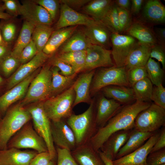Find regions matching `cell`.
<instances>
[{
  "instance_id": "cell-58",
  "label": "cell",
  "mask_w": 165,
  "mask_h": 165,
  "mask_svg": "<svg viewBox=\"0 0 165 165\" xmlns=\"http://www.w3.org/2000/svg\"><path fill=\"white\" fill-rule=\"evenodd\" d=\"M97 152L105 165H114L112 160L108 158L104 153L100 150Z\"/></svg>"
},
{
  "instance_id": "cell-3",
  "label": "cell",
  "mask_w": 165,
  "mask_h": 165,
  "mask_svg": "<svg viewBox=\"0 0 165 165\" xmlns=\"http://www.w3.org/2000/svg\"><path fill=\"white\" fill-rule=\"evenodd\" d=\"M94 115L93 101L83 113L72 114L66 121L72 130L75 136L77 146L89 142L97 130Z\"/></svg>"
},
{
  "instance_id": "cell-51",
  "label": "cell",
  "mask_w": 165,
  "mask_h": 165,
  "mask_svg": "<svg viewBox=\"0 0 165 165\" xmlns=\"http://www.w3.org/2000/svg\"><path fill=\"white\" fill-rule=\"evenodd\" d=\"M3 5L5 10L7 11L9 14L13 17L20 15L19 7L20 4L14 0H3Z\"/></svg>"
},
{
  "instance_id": "cell-29",
  "label": "cell",
  "mask_w": 165,
  "mask_h": 165,
  "mask_svg": "<svg viewBox=\"0 0 165 165\" xmlns=\"http://www.w3.org/2000/svg\"><path fill=\"white\" fill-rule=\"evenodd\" d=\"M35 25L25 20L18 38L11 51L10 54L18 59L24 48L32 40V36Z\"/></svg>"
},
{
  "instance_id": "cell-42",
  "label": "cell",
  "mask_w": 165,
  "mask_h": 165,
  "mask_svg": "<svg viewBox=\"0 0 165 165\" xmlns=\"http://www.w3.org/2000/svg\"><path fill=\"white\" fill-rule=\"evenodd\" d=\"M116 7L118 12L120 33L126 31L130 26L132 23L131 18L129 10L117 6Z\"/></svg>"
},
{
  "instance_id": "cell-20",
  "label": "cell",
  "mask_w": 165,
  "mask_h": 165,
  "mask_svg": "<svg viewBox=\"0 0 165 165\" xmlns=\"http://www.w3.org/2000/svg\"><path fill=\"white\" fill-rule=\"evenodd\" d=\"M133 129L121 130L114 133L99 150L112 160H114L119 151L129 137Z\"/></svg>"
},
{
  "instance_id": "cell-52",
  "label": "cell",
  "mask_w": 165,
  "mask_h": 165,
  "mask_svg": "<svg viewBox=\"0 0 165 165\" xmlns=\"http://www.w3.org/2000/svg\"><path fill=\"white\" fill-rule=\"evenodd\" d=\"M62 4H65L71 8L77 9L84 6L90 0H61L59 1Z\"/></svg>"
},
{
  "instance_id": "cell-61",
  "label": "cell",
  "mask_w": 165,
  "mask_h": 165,
  "mask_svg": "<svg viewBox=\"0 0 165 165\" xmlns=\"http://www.w3.org/2000/svg\"><path fill=\"white\" fill-rule=\"evenodd\" d=\"M5 83V80L0 75V90Z\"/></svg>"
},
{
  "instance_id": "cell-35",
  "label": "cell",
  "mask_w": 165,
  "mask_h": 165,
  "mask_svg": "<svg viewBox=\"0 0 165 165\" xmlns=\"http://www.w3.org/2000/svg\"><path fill=\"white\" fill-rule=\"evenodd\" d=\"M153 87L152 84L148 77L135 83L132 88L136 101L140 102H150Z\"/></svg>"
},
{
  "instance_id": "cell-5",
  "label": "cell",
  "mask_w": 165,
  "mask_h": 165,
  "mask_svg": "<svg viewBox=\"0 0 165 165\" xmlns=\"http://www.w3.org/2000/svg\"><path fill=\"white\" fill-rule=\"evenodd\" d=\"M75 98L73 84L61 93L43 102L44 111L50 121L67 119L72 113Z\"/></svg>"
},
{
  "instance_id": "cell-43",
  "label": "cell",
  "mask_w": 165,
  "mask_h": 165,
  "mask_svg": "<svg viewBox=\"0 0 165 165\" xmlns=\"http://www.w3.org/2000/svg\"><path fill=\"white\" fill-rule=\"evenodd\" d=\"M38 53L36 46L31 40L21 53L19 59L20 64H23L30 61Z\"/></svg>"
},
{
  "instance_id": "cell-4",
  "label": "cell",
  "mask_w": 165,
  "mask_h": 165,
  "mask_svg": "<svg viewBox=\"0 0 165 165\" xmlns=\"http://www.w3.org/2000/svg\"><path fill=\"white\" fill-rule=\"evenodd\" d=\"M52 72L50 66L41 68L31 81L26 94L20 103L24 106L43 102L50 97Z\"/></svg>"
},
{
  "instance_id": "cell-55",
  "label": "cell",
  "mask_w": 165,
  "mask_h": 165,
  "mask_svg": "<svg viewBox=\"0 0 165 165\" xmlns=\"http://www.w3.org/2000/svg\"><path fill=\"white\" fill-rule=\"evenodd\" d=\"M131 1V12L134 15H136L140 12L144 0H132Z\"/></svg>"
},
{
  "instance_id": "cell-34",
  "label": "cell",
  "mask_w": 165,
  "mask_h": 165,
  "mask_svg": "<svg viewBox=\"0 0 165 165\" xmlns=\"http://www.w3.org/2000/svg\"><path fill=\"white\" fill-rule=\"evenodd\" d=\"M53 30L50 25L38 24L35 26L32 40L35 44L38 52L42 51Z\"/></svg>"
},
{
  "instance_id": "cell-8",
  "label": "cell",
  "mask_w": 165,
  "mask_h": 165,
  "mask_svg": "<svg viewBox=\"0 0 165 165\" xmlns=\"http://www.w3.org/2000/svg\"><path fill=\"white\" fill-rule=\"evenodd\" d=\"M11 148L31 149L38 153L48 151L44 140L28 122L10 139L7 148Z\"/></svg>"
},
{
  "instance_id": "cell-18",
  "label": "cell",
  "mask_w": 165,
  "mask_h": 165,
  "mask_svg": "<svg viewBox=\"0 0 165 165\" xmlns=\"http://www.w3.org/2000/svg\"><path fill=\"white\" fill-rule=\"evenodd\" d=\"M123 105L103 95L97 101L95 122L97 129L103 127L121 109Z\"/></svg>"
},
{
  "instance_id": "cell-16",
  "label": "cell",
  "mask_w": 165,
  "mask_h": 165,
  "mask_svg": "<svg viewBox=\"0 0 165 165\" xmlns=\"http://www.w3.org/2000/svg\"><path fill=\"white\" fill-rule=\"evenodd\" d=\"M40 69H38L0 96V113H5L11 105L24 98L31 81Z\"/></svg>"
},
{
  "instance_id": "cell-45",
  "label": "cell",
  "mask_w": 165,
  "mask_h": 165,
  "mask_svg": "<svg viewBox=\"0 0 165 165\" xmlns=\"http://www.w3.org/2000/svg\"><path fill=\"white\" fill-rule=\"evenodd\" d=\"M86 50L72 51L59 53L56 56L71 66L81 57L86 56Z\"/></svg>"
},
{
  "instance_id": "cell-63",
  "label": "cell",
  "mask_w": 165,
  "mask_h": 165,
  "mask_svg": "<svg viewBox=\"0 0 165 165\" xmlns=\"http://www.w3.org/2000/svg\"><path fill=\"white\" fill-rule=\"evenodd\" d=\"M161 165H165V163L163 164H162Z\"/></svg>"
},
{
  "instance_id": "cell-57",
  "label": "cell",
  "mask_w": 165,
  "mask_h": 165,
  "mask_svg": "<svg viewBox=\"0 0 165 165\" xmlns=\"http://www.w3.org/2000/svg\"><path fill=\"white\" fill-rule=\"evenodd\" d=\"M11 51L8 45H0V61L10 54Z\"/></svg>"
},
{
  "instance_id": "cell-44",
  "label": "cell",
  "mask_w": 165,
  "mask_h": 165,
  "mask_svg": "<svg viewBox=\"0 0 165 165\" xmlns=\"http://www.w3.org/2000/svg\"><path fill=\"white\" fill-rule=\"evenodd\" d=\"M151 100L156 105L165 109V88L162 84L153 87Z\"/></svg>"
},
{
  "instance_id": "cell-31",
  "label": "cell",
  "mask_w": 165,
  "mask_h": 165,
  "mask_svg": "<svg viewBox=\"0 0 165 165\" xmlns=\"http://www.w3.org/2000/svg\"><path fill=\"white\" fill-rule=\"evenodd\" d=\"M51 71L52 76L50 97L61 93L71 86L76 75L75 74L70 76H64L60 73L59 69L54 66L51 68Z\"/></svg>"
},
{
  "instance_id": "cell-46",
  "label": "cell",
  "mask_w": 165,
  "mask_h": 165,
  "mask_svg": "<svg viewBox=\"0 0 165 165\" xmlns=\"http://www.w3.org/2000/svg\"><path fill=\"white\" fill-rule=\"evenodd\" d=\"M33 1L45 9L53 20L57 16L60 1L56 0H34Z\"/></svg>"
},
{
  "instance_id": "cell-53",
  "label": "cell",
  "mask_w": 165,
  "mask_h": 165,
  "mask_svg": "<svg viewBox=\"0 0 165 165\" xmlns=\"http://www.w3.org/2000/svg\"><path fill=\"white\" fill-rule=\"evenodd\" d=\"M165 148V129L161 131L160 136L154 145L150 152H155Z\"/></svg>"
},
{
  "instance_id": "cell-49",
  "label": "cell",
  "mask_w": 165,
  "mask_h": 165,
  "mask_svg": "<svg viewBox=\"0 0 165 165\" xmlns=\"http://www.w3.org/2000/svg\"><path fill=\"white\" fill-rule=\"evenodd\" d=\"M150 58L157 60L162 64L163 69L165 68V47L156 44L152 46L150 54Z\"/></svg>"
},
{
  "instance_id": "cell-64",
  "label": "cell",
  "mask_w": 165,
  "mask_h": 165,
  "mask_svg": "<svg viewBox=\"0 0 165 165\" xmlns=\"http://www.w3.org/2000/svg\"><path fill=\"white\" fill-rule=\"evenodd\" d=\"M0 121H1V120H0Z\"/></svg>"
},
{
  "instance_id": "cell-17",
  "label": "cell",
  "mask_w": 165,
  "mask_h": 165,
  "mask_svg": "<svg viewBox=\"0 0 165 165\" xmlns=\"http://www.w3.org/2000/svg\"><path fill=\"white\" fill-rule=\"evenodd\" d=\"M97 22L91 17L77 12L67 5L62 4L60 17L56 26L57 29L79 25L87 26L93 25Z\"/></svg>"
},
{
  "instance_id": "cell-54",
  "label": "cell",
  "mask_w": 165,
  "mask_h": 165,
  "mask_svg": "<svg viewBox=\"0 0 165 165\" xmlns=\"http://www.w3.org/2000/svg\"><path fill=\"white\" fill-rule=\"evenodd\" d=\"M154 30V33L158 44L165 47V28H157Z\"/></svg>"
},
{
  "instance_id": "cell-30",
  "label": "cell",
  "mask_w": 165,
  "mask_h": 165,
  "mask_svg": "<svg viewBox=\"0 0 165 165\" xmlns=\"http://www.w3.org/2000/svg\"><path fill=\"white\" fill-rule=\"evenodd\" d=\"M143 15L147 20L151 22L164 23L165 7L159 0H148L144 8Z\"/></svg>"
},
{
  "instance_id": "cell-56",
  "label": "cell",
  "mask_w": 165,
  "mask_h": 165,
  "mask_svg": "<svg viewBox=\"0 0 165 165\" xmlns=\"http://www.w3.org/2000/svg\"><path fill=\"white\" fill-rule=\"evenodd\" d=\"M116 5L118 7L129 10L130 5L129 0H116L114 1Z\"/></svg>"
},
{
  "instance_id": "cell-13",
  "label": "cell",
  "mask_w": 165,
  "mask_h": 165,
  "mask_svg": "<svg viewBox=\"0 0 165 165\" xmlns=\"http://www.w3.org/2000/svg\"><path fill=\"white\" fill-rule=\"evenodd\" d=\"M86 51L84 65L80 72L115 65L111 57V50L99 46L92 45Z\"/></svg>"
},
{
  "instance_id": "cell-50",
  "label": "cell",
  "mask_w": 165,
  "mask_h": 165,
  "mask_svg": "<svg viewBox=\"0 0 165 165\" xmlns=\"http://www.w3.org/2000/svg\"><path fill=\"white\" fill-rule=\"evenodd\" d=\"M53 159L48 151L38 153L29 165H48Z\"/></svg>"
},
{
  "instance_id": "cell-62",
  "label": "cell",
  "mask_w": 165,
  "mask_h": 165,
  "mask_svg": "<svg viewBox=\"0 0 165 165\" xmlns=\"http://www.w3.org/2000/svg\"><path fill=\"white\" fill-rule=\"evenodd\" d=\"M48 165H55L54 161L52 160Z\"/></svg>"
},
{
  "instance_id": "cell-60",
  "label": "cell",
  "mask_w": 165,
  "mask_h": 165,
  "mask_svg": "<svg viewBox=\"0 0 165 165\" xmlns=\"http://www.w3.org/2000/svg\"><path fill=\"white\" fill-rule=\"evenodd\" d=\"M0 45H8V44L6 43L4 41L3 39L0 28Z\"/></svg>"
},
{
  "instance_id": "cell-48",
  "label": "cell",
  "mask_w": 165,
  "mask_h": 165,
  "mask_svg": "<svg viewBox=\"0 0 165 165\" xmlns=\"http://www.w3.org/2000/svg\"><path fill=\"white\" fill-rule=\"evenodd\" d=\"M146 165H161L165 163V148L150 152L146 159Z\"/></svg>"
},
{
  "instance_id": "cell-11",
  "label": "cell",
  "mask_w": 165,
  "mask_h": 165,
  "mask_svg": "<svg viewBox=\"0 0 165 165\" xmlns=\"http://www.w3.org/2000/svg\"><path fill=\"white\" fill-rule=\"evenodd\" d=\"M51 129L53 142L59 148L72 152L76 147L75 134L66 120L51 121Z\"/></svg>"
},
{
  "instance_id": "cell-41",
  "label": "cell",
  "mask_w": 165,
  "mask_h": 165,
  "mask_svg": "<svg viewBox=\"0 0 165 165\" xmlns=\"http://www.w3.org/2000/svg\"><path fill=\"white\" fill-rule=\"evenodd\" d=\"M56 151L57 165H78L69 150L57 147Z\"/></svg>"
},
{
  "instance_id": "cell-22",
  "label": "cell",
  "mask_w": 165,
  "mask_h": 165,
  "mask_svg": "<svg viewBox=\"0 0 165 165\" xmlns=\"http://www.w3.org/2000/svg\"><path fill=\"white\" fill-rule=\"evenodd\" d=\"M83 32L92 44L109 50L111 33L101 23L97 22L93 25L86 26Z\"/></svg>"
},
{
  "instance_id": "cell-25",
  "label": "cell",
  "mask_w": 165,
  "mask_h": 165,
  "mask_svg": "<svg viewBox=\"0 0 165 165\" xmlns=\"http://www.w3.org/2000/svg\"><path fill=\"white\" fill-rule=\"evenodd\" d=\"M77 27L70 26L53 31L42 51L50 56L54 53L75 32Z\"/></svg>"
},
{
  "instance_id": "cell-36",
  "label": "cell",
  "mask_w": 165,
  "mask_h": 165,
  "mask_svg": "<svg viewBox=\"0 0 165 165\" xmlns=\"http://www.w3.org/2000/svg\"><path fill=\"white\" fill-rule=\"evenodd\" d=\"M145 67L148 78L152 84L156 86L162 84L164 71L161 68L160 62L149 58Z\"/></svg>"
},
{
  "instance_id": "cell-24",
  "label": "cell",
  "mask_w": 165,
  "mask_h": 165,
  "mask_svg": "<svg viewBox=\"0 0 165 165\" xmlns=\"http://www.w3.org/2000/svg\"><path fill=\"white\" fill-rule=\"evenodd\" d=\"M101 90L105 97L113 99L123 105L131 104L136 101L133 89L131 87L111 85L104 87Z\"/></svg>"
},
{
  "instance_id": "cell-2",
  "label": "cell",
  "mask_w": 165,
  "mask_h": 165,
  "mask_svg": "<svg viewBox=\"0 0 165 165\" xmlns=\"http://www.w3.org/2000/svg\"><path fill=\"white\" fill-rule=\"evenodd\" d=\"M6 112L0 121V150L7 149L10 139L31 119L29 112L20 103Z\"/></svg>"
},
{
  "instance_id": "cell-15",
  "label": "cell",
  "mask_w": 165,
  "mask_h": 165,
  "mask_svg": "<svg viewBox=\"0 0 165 165\" xmlns=\"http://www.w3.org/2000/svg\"><path fill=\"white\" fill-rule=\"evenodd\" d=\"M50 56L42 51L38 52L30 61L21 64L9 78L7 82L8 89H10L40 68Z\"/></svg>"
},
{
  "instance_id": "cell-6",
  "label": "cell",
  "mask_w": 165,
  "mask_h": 165,
  "mask_svg": "<svg viewBox=\"0 0 165 165\" xmlns=\"http://www.w3.org/2000/svg\"><path fill=\"white\" fill-rule=\"evenodd\" d=\"M119 85L131 87L128 82L127 70L125 67L112 66L100 68L96 73L90 88L95 93L106 86Z\"/></svg>"
},
{
  "instance_id": "cell-7",
  "label": "cell",
  "mask_w": 165,
  "mask_h": 165,
  "mask_svg": "<svg viewBox=\"0 0 165 165\" xmlns=\"http://www.w3.org/2000/svg\"><path fill=\"white\" fill-rule=\"evenodd\" d=\"M43 102L33 103L26 109L33 120L34 128L45 142L49 152L54 159L57 154L51 129V121L44 109Z\"/></svg>"
},
{
  "instance_id": "cell-59",
  "label": "cell",
  "mask_w": 165,
  "mask_h": 165,
  "mask_svg": "<svg viewBox=\"0 0 165 165\" xmlns=\"http://www.w3.org/2000/svg\"><path fill=\"white\" fill-rule=\"evenodd\" d=\"M5 9L2 5L0 6V19L8 20L13 17L9 13L5 12Z\"/></svg>"
},
{
  "instance_id": "cell-32",
  "label": "cell",
  "mask_w": 165,
  "mask_h": 165,
  "mask_svg": "<svg viewBox=\"0 0 165 165\" xmlns=\"http://www.w3.org/2000/svg\"><path fill=\"white\" fill-rule=\"evenodd\" d=\"M113 3L111 0H90L83 7V10L94 20L100 22Z\"/></svg>"
},
{
  "instance_id": "cell-38",
  "label": "cell",
  "mask_w": 165,
  "mask_h": 165,
  "mask_svg": "<svg viewBox=\"0 0 165 165\" xmlns=\"http://www.w3.org/2000/svg\"><path fill=\"white\" fill-rule=\"evenodd\" d=\"M20 65L19 59L10 54L0 61V74L9 78Z\"/></svg>"
},
{
  "instance_id": "cell-26",
  "label": "cell",
  "mask_w": 165,
  "mask_h": 165,
  "mask_svg": "<svg viewBox=\"0 0 165 165\" xmlns=\"http://www.w3.org/2000/svg\"><path fill=\"white\" fill-rule=\"evenodd\" d=\"M151 47L138 42L127 59L124 66L127 70L135 67L145 66L150 58Z\"/></svg>"
},
{
  "instance_id": "cell-27",
  "label": "cell",
  "mask_w": 165,
  "mask_h": 165,
  "mask_svg": "<svg viewBox=\"0 0 165 165\" xmlns=\"http://www.w3.org/2000/svg\"><path fill=\"white\" fill-rule=\"evenodd\" d=\"M154 132H142L134 128L127 140L119 151L115 159L128 154L140 148Z\"/></svg>"
},
{
  "instance_id": "cell-39",
  "label": "cell",
  "mask_w": 165,
  "mask_h": 165,
  "mask_svg": "<svg viewBox=\"0 0 165 165\" xmlns=\"http://www.w3.org/2000/svg\"><path fill=\"white\" fill-rule=\"evenodd\" d=\"M127 73L128 82L131 87L137 82L148 77L145 66L132 68L127 71Z\"/></svg>"
},
{
  "instance_id": "cell-37",
  "label": "cell",
  "mask_w": 165,
  "mask_h": 165,
  "mask_svg": "<svg viewBox=\"0 0 165 165\" xmlns=\"http://www.w3.org/2000/svg\"><path fill=\"white\" fill-rule=\"evenodd\" d=\"M99 22L106 27L111 33L120 34L118 12L114 2Z\"/></svg>"
},
{
  "instance_id": "cell-12",
  "label": "cell",
  "mask_w": 165,
  "mask_h": 165,
  "mask_svg": "<svg viewBox=\"0 0 165 165\" xmlns=\"http://www.w3.org/2000/svg\"><path fill=\"white\" fill-rule=\"evenodd\" d=\"M161 131H157L141 147L133 152L112 161L114 165H146V159L159 138Z\"/></svg>"
},
{
  "instance_id": "cell-21",
  "label": "cell",
  "mask_w": 165,
  "mask_h": 165,
  "mask_svg": "<svg viewBox=\"0 0 165 165\" xmlns=\"http://www.w3.org/2000/svg\"><path fill=\"white\" fill-rule=\"evenodd\" d=\"M94 74V70L83 73L73 83L75 93L73 107L80 103L90 102V86Z\"/></svg>"
},
{
  "instance_id": "cell-19",
  "label": "cell",
  "mask_w": 165,
  "mask_h": 165,
  "mask_svg": "<svg viewBox=\"0 0 165 165\" xmlns=\"http://www.w3.org/2000/svg\"><path fill=\"white\" fill-rule=\"evenodd\" d=\"M38 153L14 148L0 150V165H29Z\"/></svg>"
},
{
  "instance_id": "cell-23",
  "label": "cell",
  "mask_w": 165,
  "mask_h": 165,
  "mask_svg": "<svg viewBox=\"0 0 165 165\" xmlns=\"http://www.w3.org/2000/svg\"><path fill=\"white\" fill-rule=\"evenodd\" d=\"M71 152L80 165H105L98 152L89 142L77 146Z\"/></svg>"
},
{
  "instance_id": "cell-33",
  "label": "cell",
  "mask_w": 165,
  "mask_h": 165,
  "mask_svg": "<svg viewBox=\"0 0 165 165\" xmlns=\"http://www.w3.org/2000/svg\"><path fill=\"white\" fill-rule=\"evenodd\" d=\"M92 45L83 32H75L61 46L59 53L86 50Z\"/></svg>"
},
{
  "instance_id": "cell-47",
  "label": "cell",
  "mask_w": 165,
  "mask_h": 165,
  "mask_svg": "<svg viewBox=\"0 0 165 165\" xmlns=\"http://www.w3.org/2000/svg\"><path fill=\"white\" fill-rule=\"evenodd\" d=\"M50 62L53 66L58 68L61 71V74L64 76H70L76 74L69 64L60 59L57 56L53 57Z\"/></svg>"
},
{
  "instance_id": "cell-10",
  "label": "cell",
  "mask_w": 165,
  "mask_h": 165,
  "mask_svg": "<svg viewBox=\"0 0 165 165\" xmlns=\"http://www.w3.org/2000/svg\"><path fill=\"white\" fill-rule=\"evenodd\" d=\"M110 38L112 46L111 55L115 65L124 67L129 54L138 41L130 36L118 33H111Z\"/></svg>"
},
{
  "instance_id": "cell-28",
  "label": "cell",
  "mask_w": 165,
  "mask_h": 165,
  "mask_svg": "<svg viewBox=\"0 0 165 165\" xmlns=\"http://www.w3.org/2000/svg\"><path fill=\"white\" fill-rule=\"evenodd\" d=\"M126 31L128 35L137 39L140 43L152 46L158 44L154 32L141 23H132Z\"/></svg>"
},
{
  "instance_id": "cell-9",
  "label": "cell",
  "mask_w": 165,
  "mask_h": 165,
  "mask_svg": "<svg viewBox=\"0 0 165 165\" xmlns=\"http://www.w3.org/2000/svg\"><path fill=\"white\" fill-rule=\"evenodd\" d=\"M165 125V109L152 103L136 117L134 128L144 132H154Z\"/></svg>"
},
{
  "instance_id": "cell-14",
  "label": "cell",
  "mask_w": 165,
  "mask_h": 165,
  "mask_svg": "<svg viewBox=\"0 0 165 165\" xmlns=\"http://www.w3.org/2000/svg\"><path fill=\"white\" fill-rule=\"evenodd\" d=\"M19 13L25 20L35 26L38 24L51 26L53 20L45 9L33 0L22 1L20 5Z\"/></svg>"
},
{
  "instance_id": "cell-1",
  "label": "cell",
  "mask_w": 165,
  "mask_h": 165,
  "mask_svg": "<svg viewBox=\"0 0 165 165\" xmlns=\"http://www.w3.org/2000/svg\"><path fill=\"white\" fill-rule=\"evenodd\" d=\"M150 102L136 101L133 103L123 105L119 111L103 127L98 128L89 143L97 152L113 134L117 131L134 128L135 119L141 111L148 107Z\"/></svg>"
},
{
  "instance_id": "cell-40",
  "label": "cell",
  "mask_w": 165,
  "mask_h": 165,
  "mask_svg": "<svg viewBox=\"0 0 165 165\" xmlns=\"http://www.w3.org/2000/svg\"><path fill=\"white\" fill-rule=\"evenodd\" d=\"M2 35L4 41L7 44L14 39L16 32V26L11 22H7L0 25Z\"/></svg>"
}]
</instances>
